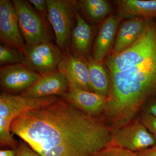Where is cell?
I'll return each mask as SVG.
<instances>
[{
	"mask_svg": "<svg viewBox=\"0 0 156 156\" xmlns=\"http://www.w3.org/2000/svg\"><path fill=\"white\" fill-rule=\"evenodd\" d=\"M41 76L23 63L4 66L0 69L1 87L10 93L23 92Z\"/></svg>",
	"mask_w": 156,
	"mask_h": 156,
	"instance_id": "8",
	"label": "cell"
},
{
	"mask_svg": "<svg viewBox=\"0 0 156 156\" xmlns=\"http://www.w3.org/2000/svg\"><path fill=\"white\" fill-rule=\"evenodd\" d=\"M48 20L53 27L57 46L63 53L69 52L72 34L76 20V2L47 0Z\"/></svg>",
	"mask_w": 156,
	"mask_h": 156,
	"instance_id": "3",
	"label": "cell"
},
{
	"mask_svg": "<svg viewBox=\"0 0 156 156\" xmlns=\"http://www.w3.org/2000/svg\"><path fill=\"white\" fill-rule=\"evenodd\" d=\"M58 99L56 96L34 98L2 93L0 96V119H6L12 123L21 114L48 105Z\"/></svg>",
	"mask_w": 156,
	"mask_h": 156,
	"instance_id": "7",
	"label": "cell"
},
{
	"mask_svg": "<svg viewBox=\"0 0 156 156\" xmlns=\"http://www.w3.org/2000/svg\"><path fill=\"white\" fill-rule=\"evenodd\" d=\"M93 32L91 26L76 12V25L73 29L70 46L75 53L85 54L92 44Z\"/></svg>",
	"mask_w": 156,
	"mask_h": 156,
	"instance_id": "16",
	"label": "cell"
},
{
	"mask_svg": "<svg viewBox=\"0 0 156 156\" xmlns=\"http://www.w3.org/2000/svg\"><path fill=\"white\" fill-rule=\"evenodd\" d=\"M140 121L156 140V118L143 112L140 115Z\"/></svg>",
	"mask_w": 156,
	"mask_h": 156,
	"instance_id": "21",
	"label": "cell"
},
{
	"mask_svg": "<svg viewBox=\"0 0 156 156\" xmlns=\"http://www.w3.org/2000/svg\"><path fill=\"white\" fill-rule=\"evenodd\" d=\"M147 21L134 18L123 22L117 32L112 54L121 53L133 44L143 33Z\"/></svg>",
	"mask_w": 156,
	"mask_h": 156,
	"instance_id": "14",
	"label": "cell"
},
{
	"mask_svg": "<svg viewBox=\"0 0 156 156\" xmlns=\"http://www.w3.org/2000/svg\"><path fill=\"white\" fill-rule=\"evenodd\" d=\"M15 149L2 150L0 151V156H15Z\"/></svg>",
	"mask_w": 156,
	"mask_h": 156,
	"instance_id": "26",
	"label": "cell"
},
{
	"mask_svg": "<svg viewBox=\"0 0 156 156\" xmlns=\"http://www.w3.org/2000/svg\"><path fill=\"white\" fill-rule=\"evenodd\" d=\"M69 88L64 75L58 69L43 76L31 87L21 92L24 97L43 98L64 95Z\"/></svg>",
	"mask_w": 156,
	"mask_h": 156,
	"instance_id": "11",
	"label": "cell"
},
{
	"mask_svg": "<svg viewBox=\"0 0 156 156\" xmlns=\"http://www.w3.org/2000/svg\"><path fill=\"white\" fill-rule=\"evenodd\" d=\"M24 60L23 53L14 48L1 43L0 45V65L3 66L16 63H22Z\"/></svg>",
	"mask_w": 156,
	"mask_h": 156,
	"instance_id": "19",
	"label": "cell"
},
{
	"mask_svg": "<svg viewBox=\"0 0 156 156\" xmlns=\"http://www.w3.org/2000/svg\"><path fill=\"white\" fill-rule=\"evenodd\" d=\"M137 156H156V144L145 150L136 153Z\"/></svg>",
	"mask_w": 156,
	"mask_h": 156,
	"instance_id": "24",
	"label": "cell"
},
{
	"mask_svg": "<svg viewBox=\"0 0 156 156\" xmlns=\"http://www.w3.org/2000/svg\"><path fill=\"white\" fill-rule=\"evenodd\" d=\"M87 63L91 89L95 93L108 97L110 90V83L104 67L101 63L95 61L92 58H89Z\"/></svg>",
	"mask_w": 156,
	"mask_h": 156,
	"instance_id": "17",
	"label": "cell"
},
{
	"mask_svg": "<svg viewBox=\"0 0 156 156\" xmlns=\"http://www.w3.org/2000/svg\"><path fill=\"white\" fill-rule=\"evenodd\" d=\"M69 85L62 98L87 114L96 117L106 109L108 97Z\"/></svg>",
	"mask_w": 156,
	"mask_h": 156,
	"instance_id": "10",
	"label": "cell"
},
{
	"mask_svg": "<svg viewBox=\"0 0 156 156\" xmlns=\"http://www.w3.org/2000/svg\"><path fill=\"white\" fill-rule=\"evenodd\" d=\"M23 53L24 60L22 63L42 76L57 70L63 55L60 48L51 42L26 45Z\"/></svg>",
	"mask_w": 156,
	"mask_h": 156,
	"instance_id": "5",
	"label": "cell"
},
{
	"mask_svg": "<svg viewBox=\"0 0 156 156\" xmlns=\"http://www.w3.org/2000/svg\"><path fill=\"white\" fill-rule=\"evenodd\" d=\"M12 2L26 44L30 46L51 42L52 36L44 17L33 8L28 1L13 0Z\"/></svg>",
	"mask_w": 156,
	"mask_h": 156,
	"instance_id": "4",
	"label": "cell"
},
{
	"mask_svg": "<svg viewBox=\"0 0 156 156\" xmlns=\"http://www.w3.org/2000/svg\"><path fill=\"white\" fill-rule=\"evenodd\" d=\"M15 150V156H42L27 144L26 143H21Z\"/></svg>",
	"mask_w": 156,
	"mask_h": 156,
	"instance_id": "22",
	"label": "cell"
},
{
	"mask_svg": "<svg viewBox=\"0 0 156 156\" xmlns=\"http://www.w3.org/2000/svg\"><path fill=\"white\" fill-rule=\"evenodd\" d=\"M120 21L119 17L111 15L101 26L93 50L92 58L101 63L108 54L116 36Z\"/></svg>",
	"mask_w": 156,
	"mask_h": 156,
	"instance_id": "13",
	"label": "cell"
},
{
	"mask_svg": "<svg viewBox=\"0 0 156 156\" xmlns=\"http://www.w3.org/2000/svg\"><path fill=\"white\" fill-rule=\"evenodd\" d=\"M78 3L84 12L95 22L104 19L110 12V6L105 0H83Z\"/></svg>",
	"mask_w": 156,
	"mask_h": 156,
	"instance_id": "18",
	"label": "cell"
},
{
	"mask_svg": "<svg viewBox=\"0 0 156 156\" xmlns=\"http://www.w3.org/2000/svg\"><path fill=\"white\" fill-rule=\"evenodd\" d=\"M115 3L123 17L146 20L156 18V0H118Z\"/></svg>",
	"mask_w": 156,
	"mask_h": 156,
	"instance_id": "15",
	"label": "cell"
},
{
	"mask_svg": "<svg viewBox=\"0 0 156 156\" xmlns=\"http://www.w3.org/2000/svg\"><path fill=\"white\" fill-rule=\"evenodd\" d=\"M0 40L23 53L26 44L20 32L16 9L12 1H0Z\"/></svg>",
	"mask_w": 156,
	"mask_h": 156,
	"instance_id": "9",
	"label": "cell"
},
{
	"mask_svg": "<svg viewBox=\"0 0 156 156\" xmlns=\"http://www.w3.org/2000/svg\"><path fill=\"white\" fill-rule=\"evenodd\" d=\"M156 144L155 138L140 120L133 121L113 130L112 145L136 153Z\"/></svg>",
	"mask_w": 156,
	"mask_h": 156,
	"instance_id": "6",
	"label": "cell"
},
{
	"mask_svg": "<svg viewBox=\"0 0 156 156\" xmlns=\"http://www.w3.org/2000/svg\"><path fill=\"white\" fill-rule=\"evenodd\" d=\"M57 69L64 75L69 85L87 91L91 90L88 63L79 56L69 52L63 53Z\"/></svg>",
	"mask_w": 156,
	"mask_h": 156,
	"instance_id": "12",
	"label": "cell"
},
{
	"mask_svg": "<svg viewBox=\"0 0 156 156\" xmlns=\"http://www.w3.org/2000/svg\"><path fill=\"white\" fill-rule=\"evenodd\" d=\"M11 131L42 156H93L112 140L113 130L103 120L63 98L21 114Z\"/></svg>",
	"mask_w": 156,
	"mask_h": 156,
	"instance_id": "1",
	"label": "cell"
},
{
	"mask_svg": "<svg viewBox=\"0 0 156 156\" xmlns=\"http://www.w3.org/2000/svg\"><path fill=\"white\" fill-rule=\"evenodd\" d=\"M28 2L34 6L36 11L43 17L48 16V5L47 0H29Z\"/></svg>",
	"mask_w": 156,
	"mask_h": 156,
	"instance_id": "23",
	"label": "cell"
},
{
	"mask_svg": "<svg viewBox=\"0 0 156 156\" xmlns=\"http://www.w3.org/2000/svg\"><path fill=\"white\" fill-rule=\"evenodd\" d=\"M143 112L150 114L156 118V101L151 102L145 107Z\"/></svg>",
	"mask_w": 156,
	"mask_h": 156,
	"instance_id": "25",
	"label": "cell"
},
{
	"mask_svg": "<svg viewBox=\"0 0 156 156\" xmlns=\"http://www.w3.org/2000/svg\"><path fill=\"white\" fill-rule=\"evenodd\" d=\"M93 156H137L133 152L122 148L111 145L94 154Z\"/></svg>",
	"mask_w": 156,
	"mask_h": 156,
	"instance_id": "20",
	"label": "cell"
},
{
	"mask_svg": "<svg viewBox=\"0 0 156 156\" xmlns=\"http://www.w3.org/2000/svg\"><path fill=\"white\" fill-rule=\"evenodd\" d=\"M110 90L105 113L115 129L134 121L144 104L156 97V18L148 20L130 47L107 62Z\"/></svg>",
	"mask_w": 156,
	"mask_h": 156,
	"instance_id": "2",
	"label": "cell"
}]
</instances>
